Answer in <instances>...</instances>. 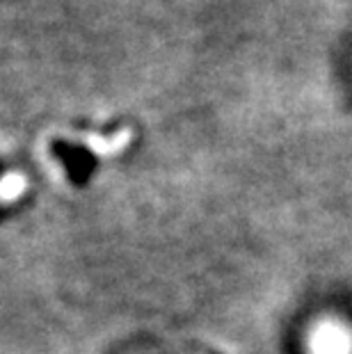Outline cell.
<instances>
[{
  "instance_id": "cell-1",
  "label": "cell",
  "mask_w": 352,
  "mask_h": 354,
  "mask_svg": "<svg viewBox=\"0 0 352 354\" xmlns=\"http://www.w3.org/2000/svg\"><path fill=\"white\" fill-rule=\"evenodd\" d=\"M313 354H352V334L336 322H323L311 334Z\"/></svg>"
}]
</instances>
